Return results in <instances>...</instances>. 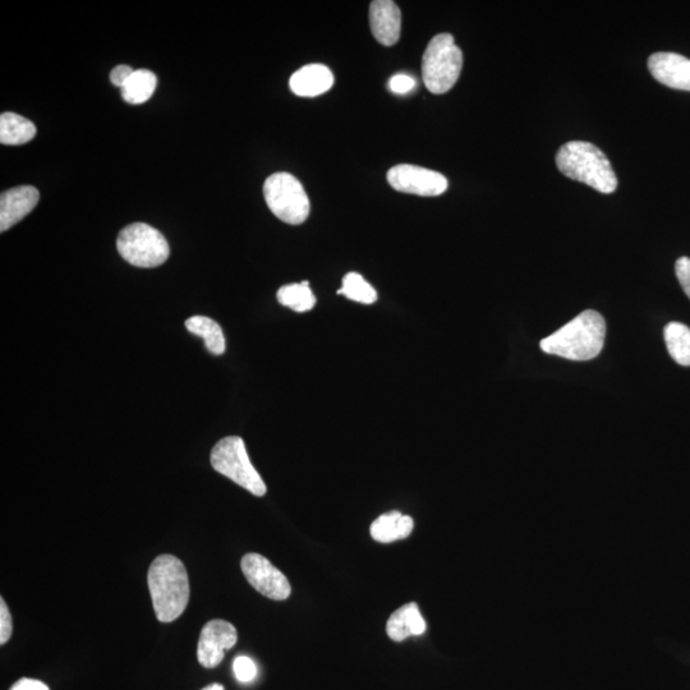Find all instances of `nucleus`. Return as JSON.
Here are the masks:
<instances>
[{
    "label": "nucleus",
    "instance_id": "f257e3e1",
    "mask_svg": "<svg viewBox=\"0 0 690 690\" xmlns=\"http://www.w3.org/2000/svg\"><path fill=\"white\" fill-rule=\"evenodd\" d=\"M147 584L156 618L161 623H172L184 613L190 601V579L176 556H158L147 573Z\"/></svg>",
    "mask_w": 690,
    "mask_h": 690
},
{
    "label": "nucleus",
    "instance_id": "f03ea898",
    "mask_svg": "<svg viewBox=\"0 0 690 690\" xmlns=\"http://www.w3.org/2000/svg\"><path fill=\"white\" fill-rule=\"evenodd\" d=\"M606 324L598 312L579 314L563 328L541 340L542 351L572 361H590L604 348Z\"/></svg>",
    "mask_w": 690,
    "mask_h": 690
},
{
    "label": "nucleus",
    "instance_id": "7ed1b4c3",
    "mask_svg": "<svg viewBox=\"0 0 690 690\" xmlns=\"http://www.w3.org/2000/svg\"><path fill=\"white\" fill-rule=\"evenodd\" d=\"M556 165L565 177L605 195L618 188V178L609 159L591 142L570 141L561 146L556 154Z\"/></svg>",
    "mask_w": 690,
    "mask_h": 690
},
{
    "label": "nucleus",
    "instance_id": "20e7f679",
    "mask_svg": "<svg viewBox=\"0 0 690 690\" xmlns=\"http://www.w3.org/2000/svg\"><path fill=\"white\" fill-rule=\"evenodd\" d=\"M463 67V53L450 34L434 36L422 59V77L432 94L441 95L457 84Z\"/></svg>",
    "mask_w": 690,
    "mask_h": 690
},
{
    "label": "nucleus",
    "instance_id": "39448f33",
    "mask_svg": "<svg viewBox=\"0 0 690 690\" xmlns=\"http://www.w3.org/2000/svg\"><path fill=\"white\" fill-rule=\"evenodd\" d=\"M117 248L123 259L137 268H156L163 265L170 255L167 239L158 229L145 223L124 228L119 233Z\"/></svg>",
    "mask_w": 690,
    "mask_h": 690
},
{
    "label": "nucleus",
    "instance_id": "423d86ee",
    "mask_svg": "<svg viewBox=\"0 0 690 690\" xmlns=\"http://www.w3.org/2000/svg\"><path fill=\"white\" fill-rule=\"evenodd\" d=\"M210 459L215 471L220 475L228 477L255 496L266 494L265 482L252 466L245 441L241 437H224L214 446Z\"/></svg>",
    "mask_w": 690,
    "mask_h": 690
},
{
    "label": "nucleus",
    "instance_id": "0eeeda50",
    "mask_svg": "<svg viewBox=\"0 0 690 690\" xmlns=\"http://www.w3.org/2000/svg\"><path fill=\"white\" fill-rule=\"evenodd\" d=\"M264 196L271 213L284 223L299 225L310 215V200L305 188L289 173H275L266 179Z\"/></svg>",
    "mask_w": 690,
    "mask_h": 690
},
{
    "label": "nucleus",
    "instance_id": "6e6552de",
    "mask_svg": "<svg viewBox=\"0 0 690 690\" xmlns=\"http://www.w3.org/2000/svg\"><path fill=\"white\" fill-rule=\"evenodd\" d=\"M388 182L395 191L423 197L443 195L449 186L448 179L443 174L409 164L391 168Z\"/></svg>",
    "mask_w": 690,
    "mask_h": 690
},
{
    "label": "nucleus",
    "instance_id": "1a4fd4ad",
    "mask_svg": "<svg viewBox=\"0 0 690 690\" xmlns=\"http://www.w3.org/2000/svg\"><path fill=\"white\" fill-rule=\"evenodd\" d=\"M243 574L253 588L271 600L284 601L291 596V584L285 575L260 554H247L241 561Z\"/></svg>",
    "mask_w": 690,
    "mask_h": 690
},
{
    "label": "nucleus",
    "instance_id": "9d476101",
    "mask_svg": "<svg viewBox=\"0 0 690 690\" xmlns=\"http://www.w3.org/2000/svg\"><path fill=\"white\" fill-rule=\"evenodd\" d=\"M237 629L225 620H211L202 628L197 646V660L206 669H213L224 660L225 652L236 646Z\"/></svg>",
    "mask_w": 690,
    "mask_h": 690
},
{
    "label": "nucleus",
    "instance_id": "9b49d317",
    "mask_svg": "<svg viewBox=\"0 0 690 690\" xmlns=\"http://www.w3.org/2000/svg\"><path fill=\"white\" fill-rule=\"evenodd\" d=\"M648 69L660 84L670 89L690 91V59L675 53H656L648 59Z\"/></svg>",
    "mask_w": 690,
    "mask_h": 690
},
{
    "label": "nucleus",
    "instance_id": "f8f14e48",
    "mask_svg": "<svg viewBox=\"0 0 690 690\" xmlns=\"http://www.w3.org/2000/svg\"><path fill=\"white\" fill-rule=\"evenodd\" d=\"M40 193L32 186L12 188L0 197V232L20 223L38 205Z\"/></svg>",
    "mask_w": 690,
    "mask_h": 690
},
{
    "label": "nucleus",
    "instance_id": "ddd939ff",
    "mask_svg": "<svg viewBox=\"0 0 690 690\" xmlns=\"http://www.w3.org/2000/svg\"><path fill=\"white\" fill-rule=\"evenodd\" d=\"M370 25L372 35L381 45L393 46L398 43L402 30V13L391 0H375L370 6Z\"/></svg>",
    "mask_w": 690,
    "mask_h": 690
},
{
    "label": "nucleus",
    "instance_id": "4468645a",
    "mask_svg": "<svg viewBox=\"0 0 690 690\" xmlns=\"http://www.w3.org/2000/svg\"><path fill=\"white\" fill-rule=\"evenodd\" d=\"M334 85L333 72L324 64H308L293 73L289 86L297 96L315 98L325 94Z\"/></svg>",
    "mask_w": 690,
    "mask_h": 690
},
{
    "label": "nucleus",
    "instance_id": "2eb2a0df",
    "mask_svg": "<svg viewBox=\"0 0 690 690\" xmlns=\"http://www.w3.org/2000/svg\"><path fill=\"white\" fill-rule=\"evenodd\" d=\"M426 621L422 618L416 602L400 607L390 616L386 624V633L395 642L425 633Z\"/></svg>",
    "mask_w": 690,
    "mask_h": 690
},
{
    "label": "nucleus",
    "instance_id": "dca6fc26",
    "mask_svg": "<svg viewBox=\"0 0 690 690\" xmlns=\"http://www.w3.org/2000/svg\"><path fill=\"white\" fill-rule=\"evenodd\" d=\"M414 522L409 515H403L397 510L381 515L371 524V536L377 542L389 544L397 540H403L411 535Z\"/></svg>",
    "mask_w": 690,
    "mask_h": 690
},
{
    "label": "nucleus",
    "instance_id": "f3484780",
    "mask_svg": "<svg viewBox=\"0 0 690 690\" xmlns=\"http://www.w3.org/2000/svg\"><path fill=\"white\" fill-rule=\"evenodd\" d=\"M35 136V124L29 119L16 113H3L0 117V142L3 145H23Z\"/></svg>",
    "mask_w": 690,
    "mask_h": 690
},
{
    "label": "nucleus",
    "instance_id": "a211bd4d",
    "mask_svg": "<svg viewBox=\"0 0 690 690\" xmlns=\"http://www.w3.org/2000/svg\"><path fill=\"white\" fill-rule=\"evenodd\" d=\"M190 333L204 339L207 351L220 356L225 352V338L218 322L205 316H193L186 321Z\"/></svg>",
    "mask_w": 690,
    "mask_h": 690
},
{
    "label": "nucleus",
    "instance_id": "6ab92c4d",
    "mask_svg": "<svg viewBox=\"0 0 690 690\" xmlns=\"http://www.w3.org/2000/svg\"><path fill=\"white\" fill-rule=\"evenodd\" d=\"M156 85L158 78L153 72L149 69H137L121 89L123 99L133 105L144 104L153 96Z\"/></svg>",
    "mask_w": 690,
    "mask_h": 690
},
{
    "label": "nucleus",
    "instance_id": "aec40b11",
    "mask_svg": "<svg viewBox=\"0 0 690 690\" xmlns=\"http://www.w3.org/2000/svg\"><path fill=\"white\" fill-rule=\"evenodd\" d=\"M667 351L680 366H690V329L680 322H670L664 330Z\"/></svg>",
    "mask_w": 690,
    "mask_h": 690
},
{
    "label": "nucleus",
    "instance_id": "412c9836",
    "mask_svg": "<svg viewBox=\"0 0 690 690\" xmlns=\"http://www.w3.org/2000/svg\"><path fill=\"white\" fill-rule=\"evenodd\" d=\"M278 301L280 305L296 312L311 311L316 305L315 294L308 282L284 285L278 291Z\"/></svg>",
    "mask_w": 690,
    "mask_h": 690
},
{
    "label": "nucleus",
    "instance_id": "4be33fe9",
    "mask_svg": "<svg viewBox=\"0 0 690 690\" xmlns=\"http://www.w3.org/2000/svg\"><path fill=\"white\" fill-rule=\"evenodd\" d=\"M339 294H344L345 297L363 303V305H371L377 299V293L370 284L363 279V276L357 273H349L344 276L342 288L338 291Z\"/></svg>",
    "mask_w": 690,
    "mask_h": 690
},
{
    "label": "nucleus",
    "instance_id": "5701e85b",
    "mask_svg": "<svg viewBox=\"0 0 690 690\" xmlns=\"http://www.w3.org/2000/svg\"><path fill=\"white\" fill-rule=\"evenodd\" d=\"M233 670L234 674H236V678L241 683H250L256 678V665L253 664V661L250 659V657H237V659L234 660Z\"/></svg>",
    "mask_w": 690,
    "mask_h": 690
},
{
    "label": "nucleus",
    "instance_id": "b1692460",
    "mask_svg": "<svg viewBox=\"0 0 690 690\" xmlns=\"http://www.w3.org/2000/svg\"><path fill=\"white\" fill-rule=\"evenodd\" d=\"M12 616L3 598H0V644H6L12 636Z\"/></svg>",
    "mask_w": 690,
    "mask_h": 690
},
{
    "label": "nucleus",
    "instance_id": "393cba45",
    "mask_svg": "<svg viewBox=\"0 0 690 690\" xmlns=\"http://www.w3.org/2000/svg\"><path fill=\"white\" fill-rule=\"evenodd\" d=\"M417 82L408 75H395L390 78L389 87L394 94L406 95L416 87Z\"/></svg>",
    "mask_w": 690,
    "mask_h": 690
},
{
    "label": "nucleus",
    "instance_id": "a878e982",
    "mask_svg": "<svg viewBox=\"0 0 690 690\" xmlns=\"http://www.w3.org/2000/svg\"><path fill=\"white\" fill-rule=\"evenodd\" d=\"M676 276L685 294L690 298V259L688 257H680L675 265Z\"/></svg>",
    "mask_w": 690,
    "mask_h": 690
},
{
    "label": "nucleus",
    "instance_id": "bb28decb",
    "mask_svg": "<svg viewBox=\"0 0 690 690\" xmlns=\"http://www.w3.org/2000/svg\"><path fill=\"white\" fill-rule=\"evenodd\" d=\"M133 72H135V69L126 66V64L115 67L113 71L110 72V82H112L114 86L121 87L122 89V87L126 85L128 78L133 75Z\"/></svg>",
    "mask_w": 690,
    "mask_h": 690
},
{
    "label": "nucleus",
    "instance_id": "cd10ccee",
    "mask_svg": "<svg viewBox=\"0 0 690 690\" xmlns=\"http://www.w3.org/2000/svg\"><path fill=\"white\" fill-rule=\"evenodd\" d=\"M9 690H49V688L48 685L40 682V680L23 678L13 684Z\"/></svg>",
    "mask_w": 690,
    "mask_h": 690
},
{
    "label": "nucleus",
    "instance_id": "c85d7f7f",
    "mask_svg": "<svg viewBox=\"0 0 690 690\" xmlns=\"http://www.w3.org/2000/svg\"><path fill=\"white\" fill-rule=\"evenodd\" d=\"M202 690H224L223 685L220 684H211L209 687H206L205 689Z\"/></svg>",
    "mask_w": 690,
    "mask_h": 690
}]
</instances>
